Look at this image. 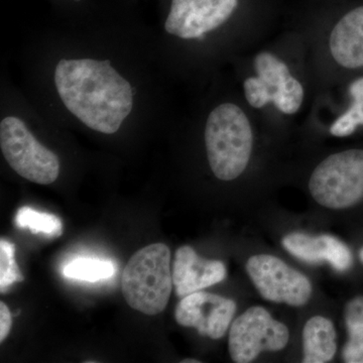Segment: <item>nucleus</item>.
I'll list each match as a JSON object with an SVG mask.
<instances>
[{
  "label": "nucleus",
  "instance_id": "aec40b11",
  "mask_svg": "<svg viewBox=\"0 0 363 363\" xmlns=\"http://www.w3.org/2000/svg\"><path fill=\"white\" fill-rule=\"evenodd\" d=\"M13 325V317L9 307L4 302H0V342H4Z\"/></svg>",
  "mask_w": 363,
  "mask_h": 363
},
{
  "label": "nucleus",
  "instance_id": "2eb2a0df",
  "mask_svg": "<svg viewBox=\"0 0 363 363\" xmlns=\"http://www.w3.org/2000/svg\"><path fill=\"white\" fill-rule=\"evenodd\" d=\"M350 104L336 112L327 125V131L333 138H343L354 135L363 126V76L353 79L347 85Z\"/></svg>",
  "mask_w": 363,
  "mask_h": 363
},
{
  "label": "nucleus",
  "instance_id": "6e6552de",
  "mask_svg": "<svg viewBox=\"0 0 363 363\" xmlns=\"http://www.w3.org/2000/svg\"><path fill=\"white\" fill-rule=\"evenodd\" d=\"M240 0H172L164 30L185 43H204L231 26Z\"/></svg>",
  "mask_w": 363,
  "mask_h": 363
},
{
  "label": "nucleus",
  "instance_id": "0eeeda50",
  "mask_svg": "<svg viewBox=\"0 0 363 363\" xmlns=\"http://www.w3.org/2000/svg\"><path fill=\"white\" fill-rule=\"evenodd\" d=\"M0 147L14 172L26 180L50 185L58 179L60 161L16 116L4 117L0 123Z\"/></svg>",
  "mask_w": 363,
  "mask_h": 363
},
{
  "label": "nucleus",
  "instance_id": "f8f14e48",
  "mask_svg": "<svg viewBox=\"0 0 363 363\" xmlns=\"http://www.w3.org/2000/svg\"><path fill=\"white\" fill-rule=\"evenodd\" d=\"M281 243L286 252L307 264L327 262L340 272L348 271L353 264L350 248L343 241L328 234L313 236L292 233L286 235Z\"/></svg>",
  "mask_w": 363,
  "mask_h": 363
},
{
  "label": "nucleus",
  "instance_id": "412c9836",
  "mask_svg": "<svg viewBox=\"0 0 363 363\" xmlns=\"http://www.w3.org/2000/svg\"><path fill=\"white\" fill-rule=\"evenodd\" d=\"M201 362H200V360H197V359H185V360H182V363H200Z\"/></svg>",
  "mask_w": 363,
  "mask_h": 363
},
{
  "label": "nucleus",
  "instance_id": "a211bd4d",
  "mask_svg": "<svg viewBox=\"0 0 363 363\" xmlns=\"http://www.w3.org/2000/svg\"><path fill=\"white\" fill-rule=\"evenodd\" d=\"M16 223L33 234L42 233L49 238H59L63 233V224L58 216L37 211L30 207H21L18 210Z\"/></svg>",
  "mask_w": 363,
  "mask_h": 363
},
{
  "label": "nucleus",
  "instance_id": "39448f33",
  "mask_svg": "<svg viewBox=\"0 0 363 363\" xmlns=\"http://www.w3.org/2000/svg\"><path fill=\"white\" fill-rule=\"evenodd\" d=\"M171 250L164 243L140 248L124 267L121 289L130 308L154 316L166 309L173 291Z\"/></svg>",
  "mask_w": 363,
  "mask_h": 363
},
{
  "label": "nucleus",
  "instance_id": "f3484780",
  "mask_svg": "<svg viewBox=\"0 0 363 363\" xmlns=\"http://www.w3.org/2000/svg\"><path fill=\"white\" fill-rule=\"evenodd\" d=\"M116 272V267L111 260L79 257L67 264L63 274L68 279L78 281H95L111 279Z\"/></svg>",
  "mask_w": 363,
  "mask_h": 363
},
{
  "label": "nucleus",
  "instance_id": "9b49d317",
  "mask_svg": "<svg viewBox=\"0 0 363 363\" xmlns=\"http://www.w3.org/2000/svg\"><path fill=\"white\" fill-rule=\"evenodd\" d=\"M235 312L233 300L199 291L182 298L175 319L181 326L192 327L200 335L217 340L225 335Z\"/></svg>",
  "mask_w": 363,
  "mask_h": 363
},
{
  "label": "nucleus",
  "instance_id": "20e7f679",
  "mask_svg": "<svg viewBox=\"0 0 363 363\" xmlns=\"http://www.w3.org/2000/svg\"><path fill=\"white\" fill-rule=\"evenodd\" d=\"M309 50L316 95L335 84L342 72L363 69V4L331 23L303 28Z\"/></svg>",
  "mask_w": 363,
  "mask_h": 363
},
{
  "label": "nucleus",
  "instance_id": "f257e3e1",
  "mask_svg": "<svg viewBox=\"0 0 363 363\" xmlns=\"http://www.w3.org/2000/svg\"><path fill=\"white\" fill-rule=\"evenodd\" d=\"M238 60V92L262 121L308 116L316 83L302 30L274 33Z\"/></svg>",
  "mask_w": 363,
  "mask_h": 363
},
{
  "label": "nucleus",
  "instance_id": "1a4fd4ad",
  "mask_svg": "<svg viewBox=\"0 0 363 363\" xmlns=\"http://www.w3.org/2000/svg\"><path fill=\"white\" fill-rule=\"evenodd\" d=\"M288 327L259 306L250 308L234 320L229 331V354L234 362H255L262 351H279L288 345Z\"/></svg>",
  "mask_w": 363,
  "mask_h": 363
},
{
  "label": "nucleus",
  "instance_id": "f03ea898",
  "mask_svg": "<svg viewBox=\"0 0 363 363\" xmlns=\"http://www.w3.org/2000/svg\"><path fill=\"white\" fill-rule=\"evenodd\" d=\"M54 82L67 111L90 130L113 135L133 111L135 90L108 60H60Z\"/></svg>",
  "mask_w": 363,
  "mask_h": 363
},
{
  "label": "nucleus",
  "instance_id": "9d476101",
  "mask_svg": "<svg viewBox=\"0 0 363 363\" xmlns=\"http://www.w3.org/2000/svg\"><path fill=\"white\" fill-rule=\"evenodd\" d=\"M247 272L260 296L269 302L301 307L311 298L309 279L274 255H253L247 260Z\"/></svg>",
  "mask_w": 363,
  "mask_h": 363
},
{
  "label": "nucleus",
  "instance_id": "423d86ee",
  "mask_svg": "<svg viewBox=\"0 0 363 363\" xmlns=\"http://www.w3.org/2000/svg\"><path fill=\"white\" fill-rule=\"evenodd\" d=\"M310 194L318 204L345 209L363 199V150H340L325 157L310 176Z\"/></svg>",
  "mask_w": 363,
  "mask_h": 363
},
{
  "label": "nucleus",
  "instance_id": "6ab92c4d",
  "mask_svg": "<svg viewBox=\"0 0 363 363\" xmlns=\"http://www.w3.org/2000/svg\"><path fill=\"white\" fill-rule=\"evenodd\" d=\"M16 247L9 240L1 238L0 240V291L6 292L14 283L23 281L16 259Z\"/></svg>",
  "mask_w": 363,
  "mask_h": 363
},
{
  "label": "nucleus",
  "instance_id": "7ed1b4c3",
  "mask_svg": "<svg viewBox=\"0 0 363 363\" xmlns=\"http://www.w3.org/2000/svg\"><path fill=\"white\" fill-rule=\"evenodd\" d=\"M259 119L243 101L240 92L222 99L207 112L205 150L215 178L231 182L247 172L255 152V128Z\"/></svg>",
  "mask_w": 363,
  "mask_h": 363
},
{
  "label": "nucleus",
  "instance_id": "ddd939ff",
  "mask_svg": "<svg viewBox=\"0 0 363 363\" xmlns=\"http://www.w3.org/2000/svg\"><path fill=\"white\" fill-rule=\"evenodd\" d=\"M226 274V267L220 260L202 259L188 245L177 250L173 264V283L178 297H185L221 283Z\"/></svg>",
  "mask_w": 363,
  "mask_h": 363
},
{
  "label": "nucleus",
  "instance_id": "4be33fe9",
  "mask_svg": "<svg viewBox=\"0 0 363 363\" xmlns=\"http://www.w3.org/2000/svg\"><path fill=\"white\" fill-rule=\"evenodd\" d=\"M359 259H360V260H362V264H363V247L362 248V250H360V252H359Z\"/></svg>",
  "mask_w": 363,
  "mask_h": 363
},
{
  "label": "nucleus",
  "instance_id": "4468645a",
  "mask_svg": "<svg viewBox=\"0 0 363 363\" xmlns=\"http://www.w3.org/2000/svg\"><path fill=\"white\" fill-rule=\"evenodd\" d=\"M336 330L328 318L315 316L303 329V362H330L337 351Z\"/></svg>",
  "mask_w": 363,
  "mask_h": 363
},
{
  "label": "nucleus",
  "instance_id": "dca6fc26",
  "mask_svg": "<svg viewBox=\"0 0 363 363\" xmlns=\"http://www.w3.org/2000/svg\"><path fill=\"white\" fill-rule=\"evenodd\" d=\"M344 320L348 340L342 350L343 362L363 363V296H357L347 303Z\"/></svg>",
  "mask_w": 363,
  "mask_h": 363
}]
</instances>
